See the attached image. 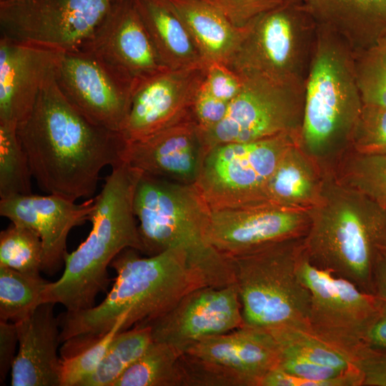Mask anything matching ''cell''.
Listing matches in <instances>:
<instances>
[{
	"label": "cell",
	"mask_w": 386,
	"mask_h": 386,
	"mask_svg": "<svg viewBox=\"0 0 386 386\" xmlns=\"http://www.w3.org/2000/svg\"><path fill=\"white\" fill-rule=\"evenodd\" d=\"M309 225L308 209L262 204L210 210L205 237L218 252L232 257L273 243L304 237Z\"/></svg>",
	"instance_id": "cell-15"
},
{
	"label": "cell",
	"mask_w": 386,
	"mask_h": 386,
	"mask_svg": "<svg viewBox=\"0 0 386 386\" xmlns=\"http://www.w3.org/2000/svg\"><path fill=\"white\" fill-rule=\"evenodd\" d=\"M115 1H117V0H113V2Z\"/></svg>",
	"instance_id": "cell-46"
},
{
	"label": "cell",
	"mask_w": 386,
	"mask_h": 386,
	"mask_svg": "<svg viewBox=\"0 0 386 386\" xmlns=\"http://www.w3.org/2000/svg\"><path fill=\"white\" fill-rule=\"evenodd\" d=\"M56 84L79 112L92 122L119 134L127 117L131 85L90 53L61 52Z\"/></svg>",
	"instance_id": "cell-14"
},
{
	"label": "cell",
	"mask_w": 386,
	"mask_h": 386,
	"mask_svg": "<svg viewBox=\"0 0 386 386\" xmlns=\"http://www.w3.org/2000/svg\"><path fill=\"white\" fill-rule=\"evenodd\" d=\"M149 325H138L117 333L96 369L79 386H113L152 342Z\"/></svg>",
	"instance_id": "cell-28"
},
{
	"label": "cell",
	"mask_w": 386,
	"mask_h": 386,
	"mask_svg": "<svg viewBox=\"0 0 386 386\" xmlns=\"http://www.w3.org/2000/svg\"><path fill=\"white\" fill-rule=\"evenodd\" d=\"M373 295L386 304V251L380 255L374 268Z\"/></svg>",
	"instance_id": "cell-43"
},
{
	"label": "cell",
	"mask_w": 386,
	"mask_h": 386,
	"mask_svg": "<svg viewBox=\"0 0 386 386\" xmlns=\"http://www.w3.org/2000/svg\"><path fill=\"white\" fill-rule=\"evenodd\" d=\"M207 148L193 117L144 139L124 143L121 161L143 174L194 184Z\"/></svg>",
	"instance_id": "cell-20"
},
{
	"label": "cell",
	"mask_w": 386,
	"mask_h": 386,
	"mask_svg": "<svg viewBox=\"0 0 386 386\" xmlns=\"http://www.w3.org/2000/svg\"><path fill=\"white\" fill-rule=\"evenodd\" d=\"M242 76V90L229 104L224 117L202 132L207 152L221 144L253 142L284 133L301 134L305 88Z\"/></svg>",
	"instance_id": "cell-12"
},
{
	"label": "cell",
	"mask_w": 386,
	"mask_h": 386,
	"mask_svg": "<svg viewBox=\"0 0 386 386\" xmlns=\"http://www.w3.org/2000/svg\"><path fill=\"white\" fill-rule=\"evenodd\" d=\"M243 325L242 305L234 283L197 288L147 325L151 327L154 341L170 345L184 353L207 337Z\"/></svg>",
	"instance_id": "cell-16"
},
{
	"label": "cell",
	"mask_w": 386,
	"mask_h": 386,
	"mask_svg": "<svg viewBox=\"0 0 386 386\" xmlns=\"http://www.w3.org/2000/svg\"><path fill=\"white\" fill-rule=\"evenodd\" d=\"M237 27H243L261 13L284 0H210Z\"/></svg>",
	"instance_id": "cell-40"
},
{
	"label": "cell",
	"mask_w": 386,
	"mask_h": 386,
	"mask_svg": "<svg viewBox=\"0 0 386 386\" xmlns=\"http://www.w3.org/2000/svg\"><path fill=\"white\" fill-rule=\"evenodd\" d=\"M162 63L170 69L207 64L184 21L168 0H134Z\"/></svg>",
	"instance_id": "cell-26"
},
{
	"label": "cell",
	"mask_w": 386,
	"mask_h": 386,
	"mask_svg": "<svg viewBox=\"0 0 386 386\" xmlns=\"http://www.w3.org/2000/svg\"><path fill=\"white\" fill-rule=\"evenodd\" d=\"M90 53L129 83L168 69L160 59L134 0H117L88 42Z\"/></svg>",
	"instance_id": "cell-18"
},
{
	"label": "cell",
	"mask_w": 386,
	"mask_h": 386,
	"mask_svg": "<svg viewBox=\"0 0 386 386\" xmlns=\"http://www.w3.org/2000/svg\"><path fill=\"white\" fill-rule=\"evenodd\" d=\"M43 244L33 229L11 224L0 233V266L39 276L43 267Z\"/></svg>",
	"instance_id": "cell-33"
},
{
	"label": "cell",
	"mask_w": 386,
	"mask_h": 386,
	"mask_svg": "<svg viewBox=\"0 0 386 386\" xmlns=\"http://www.w3.org/2000/svg\"><path fill=\"white\" fill-rule=\"evenodd\" d=\"M49 282L39 276L0 266V320L16 323L43 304Z\"/></svg>",
	"instance_id": "cell-30"
},
{
	"label": "cell",
	"mask_w": 386,
	"mask_h": 386,
	"mask_svg": "<svg viewBox=\"0 0 386 386\" xmlns=\"http://www.w3.org/2000/svg\"><path fill=\"white\" fill-rule=\"evenodd\" d=\"M32 177L40 189L76 201L95 192L99 174L121 162L124 140L74 107L55 77L41 90L16 127Z\"/></svg>",
	"instance_id": "cell-1"
},
{
	"label": "cell",
	"mask_w": 386,
	"mask_h": 386,
	"mask_svg": "<svg viewBox=\"0 0 386 386\" xmlns=\"http://www.w3.org/2000/svg\"><path fill=\"white\" fill-rule=\"evenodd\" d=\"M279 356L269 332L243 325L207 337L181 355L184 386H260L277 367Z\"/></svg>",
	"instance_id": "cell-10"
},
{
	"label": "cell",
	"mask_w": 386,
	"mask_h": 386,
	"mask_svg": "<svg viewBox=\"0 0 386 386\" xmlns=\"http://www.w3.org/2000/svg\"><path fill=\"white\" fill-rule=\"evenodd\" d=\"M243 76L227 64L219 62L207 64L203 84L217 99L229 104L240 92Z\"/></svg>",
	"instance_id": "cell-37"
},
{
	"label": "cell",
	"mask_w": 386,
	"mask_h": 386,
	"mask_svg": "<svg viewBox=\"0 0 386 386\" xmlns=\"http://www.w3.org/2000/svg\"><path fill=\"white\" fill-rule=\"evenodd\" d=\"M18 343L16 324L0 320V380L4 383L16 357Z\"/></svg>",
	"instance_id": "cell-41"
},
{
	"label": "cell",
	"mask_w": 386,
	"mask_h": 386,
	"mask_svg": "<svg viewBox=\"0 0 386 386\" xmlns=\"http://www.w3.org/2000/svg\"><path fill=\"white\" fill-rule=\"evenodd\" d=\"M134 250H123L111 262L117 277L101 303L61 315V342L94 340L121 317L125 319L123 331L147 325L187 293L205 286L189 267L182 249H168L148 257H140Z\"/></svg>",
	"instance_id": "cell-2"
},
{
	"label": "cell",
	"mask_w": 386,
	"mask_h": 386,
	"mask_svg": "<svg viewBox=\"0 0 386 386\" xmlns=\"http://www.w3.org/2000/svg\"><path fill=\"white\" fill-rule=\"evenodd\" d=\"M318 26L338 36L355 57L386 34V0H307Z\"/></svg>",
	"instance_id": "cell-23"
},
{
	"label": "cell",
	"mask_w": 386,
	"mask_h": 386,
	"mask_svg": "<svg viewBox=\"0 0 386 386\" xmlns=\"http://www.w3.org/2000/svg\"><path fill=\"white\" fill-rule=\"evenodd\" d=\"M182 354L170 345L152 340L113 386H184Z\"/></svg>",
	"instance_id": "cell-27"
},
{
	"label": "cell",
	"mask_w": 386,
	"mask_h": 386,
	"mask_svg": "<svg viewBox=\"0 0 386 386\" xmlns=\"http://www.w3.org/2000/svg\"><path fill=\"white\" fill-rule=\"evenodd\" d=\"M350 149L360 154L386 152V107L363 105L352 132Z\"/></svg>",
	"instance_id": "cell-36"
},
{
	"label": "cell",
	"mask_w": 386,
	"mask_h": 386,
	"mask_svg": "<svg viewBox=\"0 0 386 386\" xmlns=\"http://www.w3.org/2000/svg\"><path fill=\"white\" fill-rule=\"evenodd\" d=\"M121 317L104 335L91 340H69L64 342L61 358V386H79L98 367L114 337L123 331Z\"/></svg>",
	"instance_id": "cell-31"
},
{
	"label": "cell",
	"mask_w": 386,
	"mask_h": 386,
	"mask_svg": "<svg viewBox=\"0 0 386 386\" xmlns=\"http://www.w3.org/2000/svg\"><path fill=\"white\" fill-rule=\"evenodd\" d=\"M95 206V197L76 204L58 194L31 193L1 199L0 214L39 235L44 251L42 271L53 274L64 263L69 232L89 220Z\"/></svg>",
	"instance_id": "cell-19"
},
{
	"label": "cell",
	"mask_w": 386,
	"mask_h": 386,
	"mask_svg": "<svg viewBox=\"0 0 386 386\" xmlns=\"http://www.w3.org/2000/svg\"><path fill=\"white\" fill-rule=\"evenodd\" d=\"M205 67L168 69L133 86L119 132L124 142L144 139L192 118L194 99Z\"/></svg>",
	"instance_id": "cell-17"
},
{
	"label": "cell",
	"mask_w": 386,
	"mask_h": 386,
	"mask_svg": "<svg viewBox=\"0 0 386 386\" xmlns=\"http://www.w3.org/2000/svg\"><path fill=\"white\" fill-rule=\"evenodd\" d=\"M303 238L229 257L242 305L243 325L269 332L286 328L310 330L311 294L299 272Z\"/></svg>",
	"instance_id": "cell-7"
},
{
	"label": "cell",
	"mask_w": 386,
	"mask_h": 386,
	"mask_svg": "<svg viewBox=\"0 0 386 386\" xmlns=\"http://www.w3.org/2000/svg\"><path fill=\"white\" fill-rule=\"evenodd\" d=\"M142 174L124 162L112 167L95 197L90 233L74 251L67 252L62 275L48 283L43 303L61 304L70 312L91 308L108 285L107 268L112 260L128 248L144 252L134 211Z\"/></svg>",
	"instance_id": "cell-4"
},
{
	"label": "cell",
	"mask_w": 386,
	"mask_h": 386,
	"mask_svg": "<svg viewBox=\"0 0 386 386\" xmlns=\"http://www.w3.org/2000/svg\"><path fill=\"white\" fill-rule=\"evenodd\" d=\"M279 347L312 362L348 370L353 367L347 357L315 336L309 330L286 328L270 332Z\"/></svg>",
	"instance_id": "cell-35"
},
{
	"label": "cell",
	"mask_w": 386,
	"mask_h": 386,
	"mask_svg": "<svg viewBox=\"0 0 386 386\" xmlns=\"http://www.w3.org/2000/svg\"><path fill=\"white\" fill-rule=\"evenodd\" d=\"M32 177L16 127L0 124V197L31 194Z\"/></svg>",
	"instance_id": "cell-32"
},
{
	"label": "cell",
	"mask_w": 386,
	"mask_h": 386,
	"mask_svg": "<svg viewBox=\"0 0 386 386\" xmlns=\"http://www.w3.org/2000/svg\"><path fill=\"white\" fill-rule=\"evenodd\" d=\"M113 0H16L0 3L1 36L63 52L91 39Z\"/></svg>",
	"instance_id": "cell-13"
},
{
	"label": "cell",
	"mask_w": 386,
	"mask_h": 386,
	"mask_svg": "<svg viewBox=\"0 0 386 386\" xmlns=\"http://www.w3.org/2000/svg\"><path fill=\"white\" fill-rule=\"evenodd\" d=\"M300 1H306L307 0H300Z\"/></svg>",
	"instance_id": "cell-45"
},
{
	"label": "cell",
	"mask_w": 386,
	"mask_h": 386,
	"mask_svg": "<svg viewBox=\"0 0 386 386\" xmlns=\"http://www.w3.org/2000/svg\"><path fill=\"white\" fill-rule=\"evenodd\" d=\"M363 105L354 54L338 36L317 25L300 144L324 169L332 170L350 149Z\"/></svg>",
	"instance_id": "cell-6"
},
{
	"label": "cell",
	"mask_w": 386,
	"mask_h": 386,
	"mask_svg": "<svg viewBox=\"0 0 386 386\" xmlns=\"http://www.w3.org/2000/svg\"><path fill=\"white\" fill-rule=\"evenodd\" d=\"M352 365L362 376V386H386V351L362 347Z\"/></svg>",
	"instance_id": "cell-39"
},
{
	"label": "cell",
	"mask_w": 386,
	"mask_h": 386,
	"mask_svg": "<svg viewBox=\"0 0 386 386\" xmlns=\"http://www.w3.org/2000/svg\"><path fill=\"white\" fill-rule=\"evenodd\" d=\"M299 272L311 294L310 332L352 362L385 303L351 282L314 266L304 252Z\"/></svg>",
	"instance_id": "cell-11"
},
{
	"label": "cell",
	"mask_w": 386,
	"mask_h": 386,
	"mask_svg": "<svg viewBox=\"0 0 386 386\" xmlns=\"http://www.w3.org/2000/svg\"><path fill=\"white\" fill-rule=\"evenodd\" d=\"M184 21L206 64H228L241 41L236 26L210 0H168Z\"/></svg>",
	"instance_id": "cell-24"
},
{
	"label": "cell",
	"mask_w": 386,
	"mask_h": 386,
	"mask_svg": "<svg viewBox=\"0 0 386 386\" xmlns=\"http://www.w3.org/2000/svg\"><path fill=\"white\" fill-rule=\"evenodd\" d=\"M229 104L214 97L202 81L195 94L192 109V117L202 132L218 124L224 117Z\"/></svg>",
	"instance_id": "cell-38"
},
{
	"label": "cell",
	"mask_w": 386,
	"mask_h": 386,
	"mask_svg": "<svg viewBox=\"0 0 386 386\" xmlns=\"http://www.w3.org/2000/svg\"><path fill=\"white\" fill-rule=\"evenodd\" d=\"M317 25L305 1L284 0L244 26L227 66L244 76L305 88Z\"/></svg>",
	"instance_id": "cell-8"
},
{
	"label": "cell",
	"mask_w": 386,
	"mask_h": 386,
	"mask_svg": "<svg viewBox=\"0 0 386 386\" xmlns=\"http://www.w3.org/2000/svg\"><path fill=\"white\" fill-rule=\"evenodd\" d=\"M54 305L43 303L15 323L19 348L11 370L12 386H61L60 323Z\"/></svg>",
	"instance_id": "cell-22"
},
{
	"label": "cell",
	"mask_w": 386,
	"mask_h": 386,
	"mask_svg": "<svg viewBox=\"0 0 386 386\" xmlns=\"http://www.w3.org/2000/svg\"><path fill=\"white\" fill-rule=\"evenodd\" d=\"M300 134L217 144L206 153L194 185L210 210L265 203L268 182Z\"/></svg>",
	"instance_id": "cell-9"
},
{
	"label": "cell",
	"mask_w": 386,
	"mask_h": 386,
	"mask_svg": "<svg viewBox=\"0 0 386 386\" xmlns=\"http://www.w3.org/2000/svg\"><path fill=\"white\" fill-rule=\"evenodd\" d=\"M332 172L340 182L386 209V152L360 154L350 149Z\"/></svg>",
	"instance_id": "cell-29"
},
{
	"label": "cell",
	"mask_w": 386,
	"mask_h": 386,
	"mask_svg": "<svg viewBox=\"0 0 386 386\" xmlns=\"http://www.w3.org/2000/svg\"><path fill=\"white\" fill-rule=\"evenodd\" d=\"M16 0H0V3H6V2H11Z\"/></svg>",
	"instance_id": "cell-44"
},
{
	"label": "cell",
	"mask_w": 386,
	"mask_h": 386,
	"mask_svg": "<svg viewBox=\"0 0 386 386\" xmlns=\"http://www.w3.org/2000/svg\"><path fill=\"white\" fill-rule=\"evenodd\" d=\"M308 212L310 262L373 295L374 268L386 251V209L326 170L320 199Z\"/></svg>",
	"instance_id": "cell-3"
},
{
	"label": "cell",
	"mask_w": 386,
	"mask_h": 386,
	"mask_svg": "<svg viewBox=\"0 0 386 386\" xmlns=\"http://www.w3.org/2000/svg\"><path fill=\"white\" fill-rule=\"evenodd\" d=\"M61 52L1 36L0 124L17 127L28 117Z\"/></svg>",
	"instance_id": "cell-21"
},
{
	"label": "cell",
	"mask_w": 386,
	"mask_h": 386,
	"mask_svg": "<svg viewBox=\"0 0 386 386\" xmlns=\"http://www.w3.org/2000/svg\"><path fill=\"white\" fill-rule=\"evenodd\" d=\"M364 346L372 350L386 351V304L370 327Z\"/></svg>",
	"instance_id": "cell-42"
},
{
	"label": "cell",
	"mask_w": 386,
	"mask_h": 386,
	"mask_svg": "<svg viewBox=\"0 0 386 386\" xmlns=\"http://www.w3.org/2000/svg\"><path fill=\"white\" fill-rule=\"evenodd\" d=\"M355 61L363 104L386 107V34Z\"/></svg>",
	"instance_id": "cell-34"
},
{
	"label": "cell",
	"mask_w": 386,
	"mask_h": 386,
	"mask_svg": "<svg viewBox=\"0 0 386 386\" xmlns=\"http://www.w3.org/2000/svg\"><path fill=\"white\" fill-rule=\"evenodd\" d=\"M325 172L300 142L284 154L266 189L265 203L310 209L320 199Z\"/></svg>",
	"instance_id": "cell-25"
},
{
	"label": "cell",
	"mask_w": 386,
	"mask_h": 386,
	"mask_svg": "<svg viewBox=\"0 0 386 386\" xmlns=\"http://www.w3.org/2000/svg\"><path fill=\"white\" fill-rule=\"evenodd\" d=\"M134 211L144 252L154 255L168 249H182L189 267L205 286L235 283L231 259L206 239L210 209L194 184L142 174L135 190Z\"/></svg>",
	"instance_id": "cell-5"
}]
</instances>
